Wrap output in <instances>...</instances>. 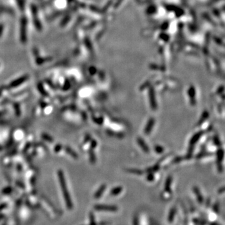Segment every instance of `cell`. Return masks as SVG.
<instances>
[{
    "instance_id": "cell-1",
    "label": "cell",
    "mask_w": 225,
    "mask_h": 225,
    "mask_svg": "<svg viewBox=\"0 0 225 225\" xmlns=\"http://www.w3.org/2000/svg\"><path fill=\"white\" fill-rule=\"evenodd\" d=\"M43 138L44 139H47L48 140L47 141H48V142H53V140H52V138L50 136H48L47 135H43Z\"/></svg>"
}]
</instances>
